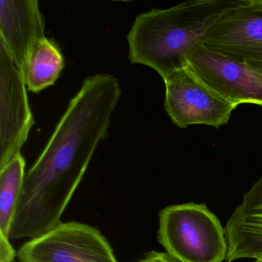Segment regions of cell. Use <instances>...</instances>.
<instances>
[{
	"label": "cell",
	"instance_id": "2e32d148",
	"mask_svg": "<svg viewBox=\"0 0 262 262\" xmlns=\"http://www.w3.org/2000/svg\"><path fill=\"white\" fill-rule=\"evenodd\" d=\"M255 262H262L261 260H256Z\"/></svg>",
	"mask_w": 262,
	"mask_h": 262
},
{
	"label": "cell",
	"instance_id": "9c48e42d",
	"mask_svg": "<svg viewBox=\"0 0 262 262\" xmlns=\"http://www.w3.org/2000/svg\"><path fill=\"white\" fill-rule=\"evenodd\" d=\"M45 23L36 0L0 1V42L24 73L30 55L46 37Z\"/></svg>",
	"mask_w": 262,
	"mask_h": 262
},
{
	"label": "cell",
	"instance_id": "8992f818",
	"mask_svg": "<svg viewBox=\"0 0 262 262\" xmlns=\"http://www.w3.org/2000/svg\"><path fill=\"white\" fill-rule=\"evenodd\" d=\"M188 67L236 106L242 103L262 106V75L245 62L209 50L200 42L188 55Z\"/></svg>",
	"mask_w": 262,
	"mask_h": 262
},
{
	"label": "cell",
	"instance_id": "7a4b0ae2",
	"mask_svg": "<svg viewBox=\"0 0 262 262\" xmlns=\"http://www.w3.org/2000/svg\"><path fill=\"white\" fill-rule=\"evenodd\" d=\"M245 0H191L139 15L127 36L131 63L146 66L162 79L188 67V55L228 12Z\"/></svg>",
	"mask_w": 262,
	"mask_h": 262
},
{
	"label": "cell",
	"instance_id": "5b68a950",
	"mask_svg": "<svg viewBox=\"0 0 262 262\" xmlns=\"http://www.w3.org/2000/svg\"><path fill=\"white\" fill-rule=\"evenodd\" d=\"M163 80L164 106L179 128L192 125L219 128L228 123L237 108L211 90L188 67L171 73Z\"/></svg>",
	"mask_w": 262,
	"mask_h": 262
},
{
	"label": "cell",
	"instance_id": "3957f363",
	"mask_svg": "<svg viewBox=\"0 0 262 262\" xmlns=\"http://www.w3.org/2000/svg\"><path fill=\"white\" fill-rule=\"evenodd\" d=\"M158 240L165 252L181 262H222L228 252L225 228L205 204L163 208Z\"/></svg>",
	"mask_w": 262,
	"mask_h": 262
},
{
	"label": "cell",
	"instance_id": "4fadbf2b",
	"mask_svg": "<svg viewBox=\"0 0 262 262\" xmlns=\"http://www.w3.org/2000/svg\"><path fill=\"white\" fill-rule=\"evenodd\" d=\"M10 239L0 235V262H13L16 254Z\"/></svg>",
	"mask_w": 262,
	"mask_h": 262
},
{
	"label": "cell",
	"instance_id": "8fae6325",
	"mask_svg": "<svg viewBox=\"0 0 262 262\" xmlns=\"http://www.w3.org/2000/svg\"><path fill=\"white\" fill-rule=\"evenodd\" d=\"M63 56L57 46L47 37L30 55L23 76L29 91L38 93L51 86L64 68Z\"/></svg>",
	"mask_w": 262,
	"mask_h": 262
},
{
	"label": "cell",
	"instance_id": "ba28073f",
	"mask_svg": "<svg viewBox=\"0 0 262 262\" xmlns=\"http://www.w3.org/2000/svg\"><path fill=\"white\" fill-rule=\"evenodd\" d=\"M202 43L262 70V0H245L228 12L208 32Z\"/></svg>",
	"mask_w": 262,
	"mask_h": 262
},
{
	"label": "cell",
	"instance_id": "9a60e30c",
	"mask_svg": "<svg viewBox=\"0 0 262 262\" xmlns=\"http://www.w3.org/2000/svg\"><path fill=\"white\" fill-rule=\"evenodd\" d=\"M257 72H259V73H260V74L262 75V70H257Z\"/></svg>",
	"mask_w": 262,
	"mask_h": 262
},
{
	"label": "cell",
	"instance_id": "7c38bea8",
	"mask_svg": "<svg viewBox=\"0 0 262 262\" xmlns=\"http://www.w3.org/2000/svg\"><path fill=\"white\" fill-rule=\"evenodd\" d=\"M25 166L20 154L0 169V235L9 239L24 188Z\"/></svg>",
	"mask_w": 262,
	"mask_h": 262
},
{
	"label": "cell",
	"instance_id": "e0dca14e",
	"mask_svg": "<svg viewBox=\"0 0 262 262\" xmlns=\"http://www.w3.org/2000/svg\"><path fill=\"white\" fill-rule=\"evenodd\" d=\"M257 260H262V256L260 257H259L258 259H257Z\"/></svg>",
	"mask_w": 262,
	"mask_h": 262
},
{
	"label": "cell",
	"instance_id": "52a82bcc",
	"mask_svg": "<svg viewBox=\"0 0 262 262\" xmlns=\"http://www.w3.org/2000/svg\"><path fill=\"white\" fill-rule=\"evenodd\" d=\"M22 73L0 42V169L20 155L34 121Z\"/></svg>",
	"mask_w": 262,
	"mask_h": 262
},
{
	"label": "cell",
	"instance_id": "277c9868",
	"mask_svg": "<svg viewBox=\"0 0 262 262\" xmlns=\"http://www.w3.org/2000/svg\"><path fill=\"white\" fill-rule=\"evenodd\" d=\"M19 262H118L110 242L86 224L61 222L22 245Z\"/></svg>",
	"mask_w": 262,
	"mask_h": 262
},
{
	"label": "cell",
	"instance_id": "5bb4252c",
	"mask_svg": "<svg viewBox=\"0 0 262 262\" xmlns=\"http://www.w3.org/2000/svg\"><path fill=\"white\" fill-rule=\"evenodd\" d=\"M138 262H181L176 260L174 257L166 252H159V251H150L145 254L142 260Z\"/></svg>",
	"mask_w": 262,
	"mask_h": 262
},
{
	"label": "cell",
	"instance_id": "6da1fadb",
	"mask_svg": "<svg viewBox=\"0 0 262 262\" xmlns=\"http://www.w3.org/2000/svg\"><path fill=\"white\" fill-rule=\"evenodd\" d=\"M119 80L108 74L89 76L70 100L48 143L26 173L24 192L36 206L63 211L86 172L121 97Z\"/></svg>",
	"mask_w": 262,
	"mask_h": 262
},
{
	"label": "cell",
	"instance_id": "30bf717a",
	"mask_svg": "<svg viewBox=\"0 0 262 262\" xmlns=\"http://www.w3.org/2000/svg\"><path fill=\"white\" fill-rule=\"evenodd\" d=\"M226 262L262 256V176L244 194L225 228Z\"/></svg>",
	"mask_w": 262,
	"mask_h": 262
}]
</instances>
